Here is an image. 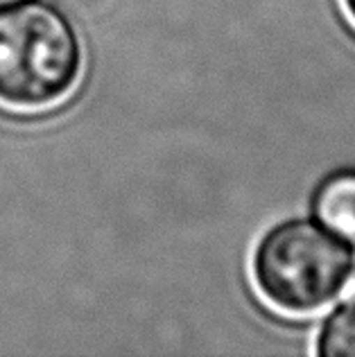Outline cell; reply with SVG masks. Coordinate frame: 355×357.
<instances>
[{
  "instance_id": "6da1fadb",
  "label": "cell",
  "mask_w": 355,
  "mask_h": 357,
  "mask_svg": "<svg viewBox=\"0 0 355 357\" xmlns=\"http://www.w3.org/2000/svg\"><path fill=\"white\" fill-rule=\"evenodd\" d=\"M353 249L317 220H283L258 240L251 276L269 305L310 314L344 292L355 269Z\"/></svg>"
},
{
  "instance_id": "7a4b0ae2",
  "label": "cell",
  "mask_w": 355,
  "mask_h": 357,
  "mask_svg": "<svg viewBox=\"0 0 355 357\" xmlns=\"http://www.w3.org/2000/svg\"><path fill=\"white\" fill-rule=\"evenodd\" d=\"M82 43L73 23L48 3L0 12V102L43 109L68 96L82 75Z\"/></svg>"
},
{
  "instance_id": "3957f363",
  "label": "cell",
  "mask_w": 355,
  "mask_h": 357,
  "mask_svg": "<svg viewBox=\"0 0 355 357\" xmlns=\"http://www.w3.org/2000/svg\"><path fill=\"white\" fill-rule=\"evenodd\" d=\"M310 211L322 227L355 247V167L326 176L312 195Z\"/></svg>"
},
{
  "instance_id": "277c9868",
  "label": "cell",
  "mask_w": 355,
  "mask_h": 357,
  "mask_svg": "<svg viewBox=\"0 0 355 357\" xmlns=\"http://www.w3.org/2000/svg\"><path fill=\"white\" fill-rule=\"evenodd\" d=\"M315 353L322 357H355V298H344L324 319L315 340Z\"/></svg>"
},
{
  "instance_id": "5b68a950",
  "label": "cell",
  "mask_w": 355,
  "mask_h": 357,
  "mask_svg": "<svg viewBox=\"0 0 355 357\" xmlns=\"http://www.w3.org/2000/svg\"><path fill=\"white\" fill-rule=\"evenodd\" d=\"M27 0H0V12L3 9H9V7H16V5H23Z\"/></svg>"
},
{
  "instance_id": "8992f818",
  "label": "cell",
  "mask_w": 355,
  "mask_h": 357,
  "mask_svg": "<svg viewBox=\"0 0 355 357\" xmlns=\"http://www.w3.org/2000/svg\"><path fill=\"white\" fill-rule=\"evenodd\" d=\"M344 7H347V12L351 16V21L355 23V0H344Z\"/></svg>"
}]
</instances>
